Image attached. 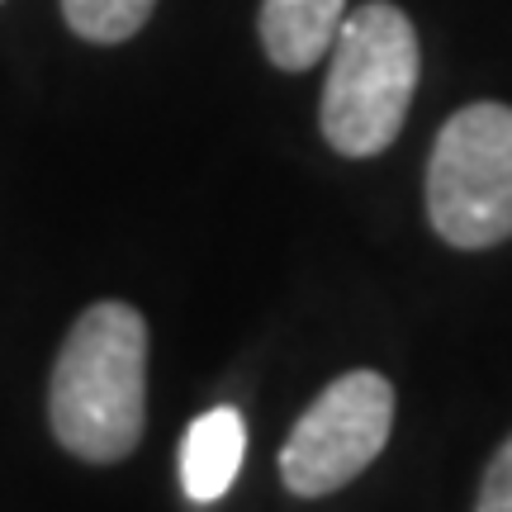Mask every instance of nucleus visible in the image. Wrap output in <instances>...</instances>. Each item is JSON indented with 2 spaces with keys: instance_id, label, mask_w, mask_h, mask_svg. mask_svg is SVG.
Segmentation results:
<instances>
[{
  "instance_id": "f257e3e1",
  "label": "nucleus",
  "mask_w": 512,
  "mask_h": 512,
  "mask_svg": "<svg viewBox=\"0 0 512 512\" xmlns=\"http://www.w3.org/2000/svg\"><path fill=\"white\" fill-rule=\"evenodd\" d=\"M48 422L76 460L133 456L147 422V323L133 304L100 299L72 323L53 361Z\"/></svg>"
},
{
  "instance_id": "f03ea898",
  "label": "nucleus",
  "mask_w": 512,
  "mask_h": 512,
  "mask_svg": "<svg viewBox=\"0 0 512 512\" xmlns=\"http://www.w3.org/2000/svg\"><path fill=\"white\" fill-rule=\"evenodd\" d=\"M422 53L418 29L389 0H366L342 15L328 48L323 81V138L342 157H375L399 138L413 91H418Z\"/></svg>"
},
{
  "instance_id": "7ed1b4c3",
  "label": "nucleus",
  "mask_w": 512,
  "mask_h": 512,
  "mask_svg": "<svg viewBox=\"0 0 512 512\" xmlns=\"http://www.w3.org/2000/svg\"><path fill=\"white\" fill-rule=\"evenodd\" d=\"M427 219L460 252L512 238V105L479 100L441 124L427 162Z\"/></svg>"
},
{
  "instance_id": "20e7f679",
  "label": "nucleus",
  "mask_w": 512,
  "mask_h": 512,
  "mask_svg": "<svg viewBox=\"0 0 512 512\" xmlns=\"http://www.w3.org/2000/svg\"><path fill=\"white\" fill-rule=\"evenodd\" d=\"M394 427V384L380 370H347L304 408L280 446V479L299 498L342 489L384 451Z\"/></svg>"
},
{
  "instance_id": "39448f33",
  "label": "nucleus",
  "mask_w": 512,
  "mask_h": 512,
  "mask_svg": "<svg viewBox=\"0 0 512 512\" xmlns=\"http://www.w3.org/2000/svg\"><path fill=\"white\" fill-rule=\"evenodd\" d=\"M247 456V422L238 408H209L181 441V484L195 503H214L233 489Z\"/></svg>"
},
{
  "instance_id": "423d86ee",
  "label": "nucleus",
  "mask_w": 512,
  "mask_h": 512,
  "mask_svg": "<svg viewBox=\"0 0 512 512\" xmlns=\"http://www.w3.org/2000/svg\"><path fill=\"white\" fill-rule=\"evenodd\" d=\"M347 15V0H261V48L280 72L323 62Z\"/></svg>"
},
{
  "instance_id": "0eeeda50",
  "label": "nucleus",
  "mask_w": 512,
  "mask_h": 512,
  "mask_svg": "<svg viewBox=\"0 0 512 512\" xmlns=\"http://www.w3.org/2000/svg\"><path fill=\"white\" fill-rule=\"evenodd\" d=\"M157 0H62V15L86 43H124L147 24Z\"/></svg>"
},
{
  "instance_id": "6e6552de",
  "label": "nucleus",
  "mask_w": 512,
  "mask_h": 512,
  "mask_svg": "<svg viewBox=\"0 0 512 512\" xmlns=\"http://www.w3.org/2000/svg\"><path fill=\"white\" fill-rule=\"evenodd\" d=\"M475 512H512V437L498 446L494 460H489V470H484Z\"/></svg>"
}]
</instances>
